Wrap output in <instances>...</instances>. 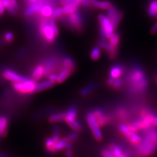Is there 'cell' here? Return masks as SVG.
I'll list each match as a JSON object with an SVG mask.
<instances>
[{
    "instance_id": "obj_48",
    "label": "cell",
    "mask_w": 157,
    "mask_h": 157,
    "mask_svg": "<svg viewBox=\"0 0 157 157\" xmlns=\"http://www.w3.org/2000/svg\"><path fill=\"white\" fill-rule=\"evenodd\" d=\"M0 157H9V155H7V154L1 153V154H0Z\"/></svg>"
},
{
    "instance_id": "obj_42",
    "label": "cell",
    "mask_w": 157,
    "mask_h": 157,
    "mask_svg": "<svg viewBox=\"0 0 157 157\" xmlns=\"http://www.w3.org/2000/svg\"><path fill=\"white\" fill-rule=\"evenodd\" d=\"M78 137V134L76 132H74V133H71L70 135H68L66 137L67 138V140L70 141H74L75 140H76Z\"/></svg>"
},
{
    "instance_id": "obj_49",
    "label": "cell",
    "mask_w": 157,
    "mask_h": 157,
    "mask_svg": "<svg viewBox=\"0 0 157 157\" xmlns=\"http://www.w3.org/2000/svg\"><path fill=\"white\" fill-rule=\"evenodd\" d=\"M36 1H37V0H28V3L29 5V4H31V3H33V2H36Z\"/></svg>"
},
{
    "instance_id": "obj_46",
    "label": "cell",
    "mask_w": 157,
    "mask_h": 157,
    "mask_svg": "<svg viewBox=\"0 0 157 157\" xmlns=\"http://www.w3.org/2000/svg\"><path fill=\"white\" fill-rule=\"evenodd\" d=\"M66 157H73V152L71 149H67L66 153Z\"/></svg>"
},
{
    "instance_id": "obj_17",
    "label": "cell",
    "mask_w": 157,
    "mask_h": 157,
    "mask_svg": "<svg viewBox=\"0 0 157 157\" xmlns=\"http://www.w3.org/2000/svg\"><path fill=\"white\" fill-rule=\"evenodd\" d=\"M125 71L124 67L121 64H115L113 66L109 71V77L116 79V78H120Z\"/></svg>"
},
{
    "instance_id": "obj_25",
    "label": "cell",
    "mask_w": 157,
    "mask_h": 157,
    "mask_svg": "<svg viewBox=\"0 0 157 157\" xmlns=\"http://www.w3.org/2000/svg\"><path fill=\"white\" fill-rule=\"evenodd\" d=\"M55 84V83H54L53 82L51 81L50 80L45 81L39 82V83H38V84H37L36 88V93L41 92L44 90L48 89V88L52 87Z\"/></svg>"
},
{
    "instance_id": "obj_20",
    "label": "cell",
    "mask_w": 157,
    "mask_h": 157,
    "mask_svg": "<svg viewBox=\"0 0 157 157\" xmlns=\"http://www.w3.org/2000/svg\"><path fill=\"white\" fill-rule=\"evenodd\" d=\"M126 140L132 146L136 148L138 147L142 141V136L139 134L138 132L131 134L128 137H126Z\"/></svg>"
},
{
    "instance_id": "obj_32",
    "label": "cell",
    "mask_w": 157,
    "mask_h": 157,
    "mask_svg": "<svg viewBox=\"0 0 157 157\" xmlns=\"http://www.w3.org/2000/svg\"><path fill=\"white\" fill-rule=\"evenodd\" d=\"M101 55V51L99 46L95 47L92 48L90 52V58L93 60H97L100 58Z\"/></svg>"
},
{
    "instance_id": "obj_40",
    "label": "cell",
    "mask_w": 157,
    "mask_h": 157,
    "mask_svg": "<svg viewBox=\"0 0 157 157\" xmlns=\"http://www.w3.org/2000/svg\"><path fill=\"white\" fill-rule=\"evenodd\" d=\"M48 80H50L51 81L53 82L54 83H57L58 73H51V74H50L48 76Z\"/></svg>"
},
{
    "instance_id": "obj_13",
    "label": "cell",
    "mask_w": 157,
    "mask_h": 157,
    "mask_svg": "<svg viewBox=\"0 0 157 157\" xmlns=\"http://www.w3.org/2000/svg\"><path fill=\"white\" fill-rule=\"evenodd\" d=\"M98 45L100 47L105 49L106 51H107L108 55L110 58H115L117 57L118 54V48H113L109 43H107L106 41L101 40L98 42Z\"/></svg>"
},
{
    "instance_id": "obj_29",
    "label": "cell",
    "mask_w": 157,
    "mask_h": 157,
    "mask_svg": "<svg viewBox=\"0 0 157 157\" xmlns=\"http://www.w3.org/2000/svg\"><path fill=\"white\" fill-rule=\"evenodd\" d=\"M121 39V35L119 32H114L112 36L109 38V43L111 45L115 48L119 49V42Z\"/></svg>"
},
{
    "instance_id": "obj_44",
    "label": "cell",
    "mask_w": 157,
    "mask_h": 157,
    "mask_svg": "<svg viewBox=\"0 0 157 157\" xmlns=\"http://www.w3.org/2000/svg\"><path fill=\"white\" fill-rule=\"evenodd\" d=\"M9 2L14 9H15L16 10L18 9V3L17 0H9Z\"/></svg>"
},
{
    "instance_id": "obj_33",
    "label": "cell",
    "mask_w": 157,
    "mask_h": 157,
    "mask_svg": "<svg viewBox=\"0 0 157 157\" xmlns=\"http://www.w3.org/2000/svg\"><path fill=\"white\" fill-rule=\"evenodd\" d=\"M67 124L73 130L75 131L76 132H81L82 130V125H81L80 122L77 120H75V121H73L72 122H69Z\"/></svg>"
},
{
    "instance_id": "obj_16",
    "label": "cell",
    "mask_w": 157,
    "mask_h": 157,
    "mask_svg": "<svg viewBox=\"0 0 157 157\" xmlns=\"http://www.w3.org/2000/svg\"><path fill=\"white\" fill-rule=\"evenodd\" d=\"M44 72H45L44 66L43 65L42 63H39V64L37 65L35 67H34L33 70H32V79L36 82L39 81L41 78H43Z\"/></svg>"
},
{
    "instance_id": "obj_27",
    "label": "cell",
    "mask_w": 157,
    "mask_h": 157,
    "mask_svg": "<svg viewBox=\"0 0 157 157\" xmlns=\"http://www.w3.org/2000/svg\"><path fill=\"white\" fill-rule=\"evenodd\" d=\"M66 112H59L54 113L48 117V121L52 123L64 121Z\"/></svg>"
},
{
    "instance_id": "obj_39",
    "label": "cell",
    "mask_w": 157,
    "mask_h": 157,
    "mask_svg": "<svg viewBox=\"0 0 157 157\" xmlns=\"http://www.w3.org/2000/svg\"><path fill=\"white\" fill-rule=\"evenodd\" d=\"M4 39H5V41L6 42H8V43L11 42L14 39L13 34L11 32H6L4 35Z\"/></svg>"
},
{
    "instance_id": "obj_15",
    "label": "cell",
    "mask_w": 157,
    "mask_h": 157,
    "mask_svg": "<svg viewBox=\"0 0 157 157\" xmlns=\"http://www.w3.org/2000/svg\"><path fill=\"white\" fill-rule=\"evenodd\" d=\"M117 116L122 122H128L131 118V111L125 107H121L117 110Z\"/></svg>"
},
{
    "instance_id": "obj_18",
    "label": "cell",
    "mask_w": 157,
    "mask_h": 157,
    "mask_svg": "<svg viewBox=\"0 0 157 157\" xmlns=\"http://www.w3.org/2000/svg\"><path fill=\"white\" fill-rule=\"evenodd\" d=\"M9 124V121L7 117L3 115L0 117V140L2 137L6 136L8 132Z\"/></svg>"
},
{
    "instance_id": "obj_4",
    "label": "cell",
    "mask_w": 157,
    "mask_h": 157,
    "mask_svg": "<svg viewBox=\"0 0 157 157\" xmlns=\"http://www.w3.org/2000/svg\"><path fill=\"white\" fill-rule=\"evenodd\" d=\"M36 81L30 78L25 81L12 82V86L14 90L21 94H34L36 93Z\"/></svg>"
},
{
    "instance_id": "obj_26",
    "label": "cell",
    "mask_w": 157,
    "mask_h": 157,
    "mask_svg": "<svg viewBox=\"0 0 157 157\" xmlns=\"http://www.w3.org/2000/svg\"><path fill=\"white\" fill-rule=\"evenodd\" d=\"M61 66L70 69V70L73 71H74L75 68V62L70 56H64L62 58L61 62Z\"/></svg>"
},
{
    "instance_id": "obj_1",
    "label": "cell",
    "mask_w": 157,
    "mask_h": 157,
    "mask_svg": "<svg viewBox=\"0 0 157 157\" xmlns=\"http://www.w3.org/2000/svg\"><path fill=\"white\" fill-rule=\"evenodd\" d=\"M128 92L136 97H144L149 88V79L145 71L140 65L135 64L127 75Z\"/></svg>"
},
{
    "instance_id": "obj_38",
    "label": "cell",
    "mask_w": 157,
    "mask_h": 157,
    "mask_svg": "<svg viewBox=\"0 0 157 157\" xmlns=\"http://www.w3.org/2000/svg\"><path fill=\"white\" fill-rule=\"evenodd\" d=\"M101 154L102 157H115L109 149H104L101 151Z\"/></svg>"
},
{
    "instance_id": "obj_47",
    "label": "cell",
    "mask_w": 157,
    "mask_h": 157,
    "mask_svg": "<svg viewBox=\"0 0 157 157\" xmlns=\"http://www.w3.org/2000/svg\"><path fill=\"white\" fill-rule=\"evenodd\" d=\"M5 11H6V8L3 6V5H0V17L3 15V14L5 13Z\"/></svg>"
},
{
    "instance_id": "obj_7",
    "label": "cell",
    "mask_w": 157,
    "mask_h": 157,
    "mask_svg": "<svg viewBox=\"0 0 157 157\" xmlns=\"http://www.w3.org/2000/svg\"><path fill=\"white\" fill-rule=\"evenodd\" d=\"M45 68L43 78L48 76L52 73H55L59 67H61V62L57 57H51L45 59L41 62Z\"/></svg>"
},
{
    "instance_id": "obj_35",
    "label": "cell",
    "mask_w": 157,
    "mask_h": 157,
    "mask_svg": "<svg viewBox=\"0 0 157 157\" xmlns=\"http://www.w3.org/2000/svg\"><path fill=\"white\" fill-rule=\"evenodd\" d=\"M60 4L62 6H73L78 7L79 2L77 0H60Z\"/></svg>"
},
{
    "instance_id": "obj_45",
    "label": "cell",
    "mask_w": 157,
    "mask_h": 157,
    "mask_svg": "<svg viewBox=\"0 0 157 157\" xmlns=\"http://www.w3.org/2000/svg\"><path fill=\"white\" fill-rule=\"evenodd\" d=\"M151 33L152 34H155L157 33V22L154 24L153 28L151 29Z\"/></svg>"
},
{
    "instance_id": "obj_51",
    "label": "cell",
    "mask_w": 157,
    "mask_h": 157,
    "mask_svg": "<svg viewBox=\"0 0 157 157\" xmlns=\"http://www.w3.org/2000/svg\"><path fill=\"white\" fill-rule=\"evenodd\" d=\"M2 4V0H0V5Z\"/></svg>"
},
{
    "instance_id": "obj_28",
    "label": "cell",
    "mask_w": 157,
    "mask_h": 157,
    "mask_svg": "<svg viewBox=\"0 0 157 157\" xmlns=\"http://www.w3.org/2000/svg\"><path fill=\"white\" fill-rule=\"evenodd\" d=\"M147 13L151 17L156 16L157 13V0H151L147 8Z\"/></svg>"
},
{
    "instance_id": "obj_23",
    "label": "cell",
    "mask_w": 157,
    "mask_h": 157,
    "mask_svg": "<svg viewBox=\"0 0 157 157\" xmlns=\"http://www.w3.org/2000/svg\"><path fill=\"white\" fill-rule=\"evenodd\" d=\"M54 9L52 8V6L50 4H44L43 6L39 9V13L45 18H49L52 16Z\"/></svg>"
},
{
    "instance_id": "obj_6",
    "label": "cell",
    "mask_w": 157,
    "mask_h": 157,
    "mask_svg": "<svg viewBox=\"0 0 157 157\" xmlns=\"http://www.w3.org/2000/svg\"><path fill=\"white\" fill-rule=\"evenodd\" d=\"M86 119L94 138L97 141H101L103 139V135L100 130V127L97 123L96 117L93 111H89L88 113L86 114Z\"/></svg>"
},
{
    "instance_id": "obj_22",
    "label": "cell",
    "mask_w": 157,
    "mask_h": 157,
    "mask_svg": "<svg viewBox=\"0 0 157 157\" xmlns=\"http://www.w3.org/2000/svg\"><path fill=\"white\" fill-rule=\"evenodd\" d=\"M109 149L112 152L115 157H130V155L122 149L121 147L115 144H111Z\"/></svg>"
},
{
    "instance_id": "obj_12",
    "label": "cell",
    "mask_w": 157,
    "mask_h": 157,
    "mask_svg": "<svg viewBox=\"0 0 157 157\" xmlns=\"http://www.w3.org/2000/svg\"><path fill=\"white\" fill-rule=\"evenodd\" d=\"M78 7L73 6H64L62 7L56 8L55 9H54L52 17L54 18H60L77 11Z\"/></svg>"
},
{
    "instance_id": "obj_19",
    "label": "cell",
    "mask_w": 157,
    "mask_h": 157,
    "mask_svg": "<svg viewBox=\"0 0 157 157\" xmlns=\"http://www.w3.org/2000/svg\"><path fill=\"white\" fill-rule=\"evenodd\" d=\"M73 72V71L70 70V69L61 66V69L58 74L57 83L60 84V83L63 82L72 74Z\"/></svg>"
},
{
    "instance_id": "obj_9",
    "label": "cell",
    "mask_w": 157,
    "mask_h": 157,
    "mask_svg": "<svg viewBox=\"0 0 157 157\" xmlns=\"http://www.w3.org/2000/svg\"><path fill=\"white\" fill-rule=\"evenodd\" d=\"M2 76L5 79L11 81L12 82L25 81L29 79V78L19 75L18 73L14 71V70H10V69L5 70L2 73Z\"/></svg>"
},
{
    "instance_id": "obj_14",
    "label": "cell",
    "mask_w": 157,
    "mask_h": 157,
    "mask_svg": "<svg viewBox=\"0 0 157 157\" xmlns=\"http://www.w3.org/2000/svg\"><path fill=\"white\" fill-rule=\"evenodd\" d=\"M44 4L40 1V0H37L36 2H33L31 4L29 5V6L24 11V14L25 16L29 17L31 15H33L37 12L39 11V9L43 6Z\"/></svg>"
},
{
    "instance_id": "obj_5",
    "label": "cell",
    "mask_w": 157,
    "mask_h": 157,
    "mask_svg": "<svg viewBox=\"0 0 157 157\" xmlns=\"http://www.w3.org/2000/svg\"><path fill=\"white\" fill-rule=\"evenodd\" d=\"M41 36L48 43H52L57 37L53 29L48 24V20L44 18L41 22V25L39 28Z\"/></svg>"
},
{
    "instance_id": "obj_3",
    "label": "cell",
    "mask_w": 157,
    "mask_h": 157,
    "mask_svg": "<svg viewBox=\"0 0 157 157\" xmlns=\"http://www.w3.org/2000/svg\"><path fill=\"white\" fill-rule=\"evenodd\" d=\"M60 18H61V20L63 21L62 22L63 23L67 24L69 26H70L77 32L81 31L83 28L84 21H83V18L81 14L77 11V10L69 14L67 17L66 18L62 17Z\"/></svg>"
},
{
    "instance_id": "obj_37",
    "label": "cell",
    "mask_w": 157,
    "mask_h": 157,
    "mask_svg": "<svg viewBox=\"0 0 157 157\" xmlns=\"http://www.w3.org/2000/svg\"><path fill=\"white\" fill-rule=\"evenodd\" d=\"M122 84H123V79L120 77L116 78L113 82L111 86L113 88H115V89H117V88H119L122 85Z\"/></svg>"
},
{
    "instance_id": "obj_34",
    "label": "cell",
    "mask_w": 157,
    "mask_h": 157,
    "mask_svg": "<svg viewBox=\"0 0 157 157\" xmlns=\"http://www.w3.org/2000/svg\"><path fill=\"white\" fill-rule=\"evenodd\" d=\"M2 4L3 5L5 8L7 9L10 14H13V15H14L16 14V9L12 7L11 3H10L9 0H2Z\"/></svg>"
},
{
    "instance_id": "obj_30",
    "label": "cell",
    "mask_w": 157,
    "mask_h": 157,
    "mask_svg": "<svg viewBox=\"0 0 157 157\" xmlns=\"http://www.w3.org/2000/svg\"><path fill=\"white\" fill-rule=\"evenodd\" d=\"M55 142L53 141L52 138H47L45 141V147L48 153H56L55 148Z\"/></svg>"
},
{
    "instance_id": "obj_41",
    "label": "cell",
    "mask_w": 157,
    "mask_h": 157,
    "mask_svg": "<svg viewBox=\"0 0 157 157\" xmlns=\"http://www.w3.org/2000/svg\"><path fill=\"white\" fill-rule=\"evenodd\" d=\"M99 34H100V36L101 37V40L106 41L107 37H106V34H105V30L104 29V28H103L101 26L99 28Z\"/></svg>"
},
{
    "instance_id": "obj_11",
    "label": "cell",
    "mask_w": 157,
    "mask_h": 157,
    "mask_svg": "<svg viewBox=\"0 0 157 157\" xmlns=\"http://www.w3.org/2000/svg\"><path fill=\"white\" fill-rule=\"evenodd\" d=\"M94 115L96 117V122L100 127H102L109 124L111 122V117L108 115L105 114L104 111L100 109V108H97V109L93 111Z\"/></svg>"
},
{
    "instance_id": "obj_21",
    "label": "cell",
    "mask_w": 157,
    "mask_h": 157,
    "mask_svg": "<svg viewBox=\"0 0 157 157\" xmlns=\"http://www.w3.org/2000/svg\"><path fill=\"white\" fill-rule=\"evenodd\" d=\"M77 113H78V111H77V107L75 105L71 106L70 108H69L68 110L66 112L64 121L67 124H68L69 122L76 120Z\"/></svg>"
},
{
    "instance_id": "obj_52",
    "label": "cell",
    "mask_w": 157,
    "mask_h": 157,
    "mask_svg": "<svg viewBox=\"0 0 157 157\" xmlns=\"http://www.w3.org/2000/svg\"><path fill=\"white\" fill-rule=\"evenodd\" d=\"M156 16H157V13H156Z\"/></svg>"
},
{
    "instance_id": "obj_31",
    "label": "cell",
    "mask_w": 157,
    "mask_h": 157,
    "mask_svg": "<svg viewBox=\"0 0 157 157\" xmlns=\"http://www.w3.org/2000/svg\"><path fill=\"white\" fill-rule=\"evenodd\" d=\"M96 86L95 84H90L85 87H84L81 90L80 93L82 96H87L89 94H90L91 92H92L95 90Z\"/></svg>"
},
{
    "instance_id": "obj_43",
    "label": "cell",
    "mask_w": 157,
    "mask_h": 157,
    "mask_svg": "<svg viewBox=\"0 0 157 157\" xmlns=\"http://www.w3.org/2000/svg\"><path fill=\"white\" fill-rule=\"evenodd\" d=\"M79 3L82 4L83 6L86 7H89L91 5V3L89 2V0H77Z\"/></svg>"
},
{
    "instance_id": "obj_2",
    "label": "cell",
    "mask_w": 157,
    "mask_h": 157,
    "mask_svg": "<svg viewBox=\"0 0 157 157\" xmlns=\"http://www.w3.org/2000/svg\"><path fill=\"white\" fill-rule=\"evenodd\" d=\"M142 141L135 148L136 157H151L157 151V127L142 131Z\"/></svg>"
},
{
    "instance_id": "obj_8",
    "label": "cell",
    "mask_w": 157,
    "mask_h": 157,
    "mask_svg": "<svg viewBox=\"0 0 157 157\" xmlns=\"http://www.w3.org/2000/svg\"><path fill=\"white\" fill-rule=\"evenodd\" d=\"M107 10L108 11H107L105 16L109 20L113 26L114 29H115L120 23L122 16H123V14L113 6Z\"/></svg>"
},
{
    "instance_id": "obj_24",
    "label": "cell",
    "mask_w": 157,
    "mask_h": 157,
    "mask_svg": "<svg viewBox=\"0 0 157 157\" xmlns=\"http://www.w3.org/2000/svg\"><path fill=\"white\" fill-rule=\"evenodd\" d=\"M89 2L96 8L107 10L113 6V4L109 1H98V0H89Z\"/></svg>"
},
{
    "instance_id": "obj_10",
    "label": "cell",
    "mask_w": 157,
    "mask_h": 157,
    "mask_svg": "<svg viewBox=\"0 0 157 157\" xmlns=\"http://www.w3.org/2000/svg\"><path fill=\"white\" fill-rule=\"evenodd\" d=\"M98 21H99L101 26L105 30L107 39H109L114 33V28L111 22L108 18L104 14L98 15Z\"/></svg>"
},
{
    "instance_id": "obj_50",
    "label": "cell",
    "mask_w": 157,
    "mask_h": 157,
    "mask_svg": "<svg viewBox=\"0 0 157 157\" xmlns=\"http://www.w3.org/2000/svg\"><path fill=\"white\" fill-rule=\"evenodd\" d=\"M155 81H156V84H157V73H156V76H155Z\"/></svg>"
},
{
    "instance_id": "obj_36",
    "label": "cell",
    "mask_w": 157,
    "mask_h": 157,
    "mask_svg": "<svg viewBox=\"0 0 157 157\" xmlns=\"http://www.w3.org/2000/svg\"><path fill=\"white\" fill-rule=\"evenodd\" d=\"M48 24H50V26L53 29V30H54V32H55L56 36H58V26H57L56 22L55 21V18H54V17H52L49 18L48 19Z\"/></svg>"
}]
</instances>
